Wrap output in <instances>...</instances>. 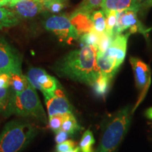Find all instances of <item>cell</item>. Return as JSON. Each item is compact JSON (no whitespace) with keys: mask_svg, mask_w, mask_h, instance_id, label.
<instances>
[{"mask_svg":"<svg viewBox=\"0 0 152 152\" xmlns=\"http://www.w3.org/2000/svg\"><path fill=\"white\" fill-rule=\"evenodd\" d=\"M96 63L100 73L111 80L118 70L115 63L106 56L105 53H101L97 51Z\"/></svg>","mask_w":152,"mask_h":152,"instance_id":"16","label":"cell"},{"mask_svg":"<svg viewBox=\"0 0 152 152\" xmlns=\"http://www.w3.org/2000/svg\"><path fill=\"white\" fill-rule=\"evenodd\" d=\"M9 4V0H0V8L3 7H7Z\"/></svg>","mask_w":152,"mask_h":152,"instance_id":"34","label":"cell"},{"mask_svg":"<svg viewBox=\"0 0 152 152\" xmlns=\"http://www.w3.org/2000/svg\"><path fill=\"white\" fill-rule=\"evenodd\" d=\"M37 134L33 124L24 121L7 123L0 133V152H18L30 143Z\"/></svg>","mask_w":152,"mask_h":152,"instance_id":"3","label":"cell"},{"mask_svg":"<svg viewBox=\"0 0 152 152\" xmlns=\"http://www.w3.org/2000/svg\"><path fill=\"white\" fill-rule=\"evenodd\" d=\"M94 29L99 33L106 30V14L103 10L94 11L91 15Z\"/></svg>","mask_w":152,"mask_h":152,"instance_id":"19","label":"cell"},{"mask_svg":"<svg viewBox=\"0 0 152 152\" xmlns=\"http://www.w3.org/2000/svg\"><path fill=\"white\" fill-rule=\"evenodd\" d=\"M130 33L121 34L116 35L112 39L111 45L106 51L105 54L115 63V66L119 68L125 59L127 51L128 39Z\"/></svg>","mask_w":152,"mask_h":152,"instance_id":"11","label":"cell"},{"mask_svg":"<svg viewBox=\"0 0 152 152\" xmlns=\"http://www.w3.org/2000/svg\"><path fill=\"white\" fill-rule=\"evenodd\" d=\"M10 75L7 73L0 74V88H6L9 87Z\"/></svg>","mask_w":152,"mask_h":152,"instance_id":"31","label":"cell"},{"mask_svg":"<svg viewBox=\"0 0 152 152\" xmlns=\"http://www.w3.org/2000/svg\"><path fill=\"white\" fill-rule=\"evenodd\" d=\"M10 75L9 86L12 89L15 94H20L27 88L30 83L26 75L23 74L12 73Z\"/></svg>","mask_w":152,"mask_h":152,"instance_id":"18","label":"cell"},{"mask_svg":"<svg viewBox=\"0 0 152 152\" xmlns=\"http://www.w3.org/2000/svg\"><path fill=\"white\" fill-rule=\"evenodd\" d=\"M130 61L134 73L137 87L141 92L140 98V101H141L145 96L151 83V69L147 64L135 57H131Z\"/></svg>","mask_w":152,"mask_h":152,"instance_id":"10","label":"cell"},{"mask_svg":"<svg viewBox=\"0 0 152 152\" xmlns=\"http://www.w3.org/2000/svg\"><path fill=\"white\" fill-rule=\"evenodd\" d=\"M18 17L14 11L4 7L0 8V30L14 27L18 25Z\"/></svg>","mask_w":152,"mask_h":152,"instance_id":"17","label":"cell"},{"mask_svg":"<svg viewBox=\"0 0 152 152\" xmlns=\"http://www.w3.org/2000/svg\"><path fill=\"white\" fill-rule=\"evenodd\" d=\"M27 78L34 88L40 90L43 94H50L60 86L57 80L51 76L45 70L33 68L28 72Z\"/></svg>","mask_w":152,"mask_h":152,"instance_id":"8","label":"cell"},{"mask_svg":"<svg viewBox=\"0 0 152 152\" xmlns=\"http://www.w3.org/2000/svg\"><path fill=\"white\" fill-rule=\"evenodd\" d=\"M80 129V127L77 123L73 114H65V118H64V122H63L61 130L66 131L72 135L77 130H79Z\"/></svg>","mask_w":152,"mask_h":152,"instance_id":"20","label":"cell"},{"mask_svg":"<svg viewBox=\"0 0 152 152\" xmlns=\"http://www.w3.org/2000/svg\"><path fill=\"white\" fill-rule=\"evenodd\" d=\"M139 1H141V2H142V0H139Z\"/></svg>","mask_w":152,"mask_h":152,"instance_id":"37","label":"cell"},{"mask_svg":"<svg viewBox=\"0 0 152 152\" xmlns=\"http://www.w3.org/2000/svg\"><path fill=\"white\" fill-rule=\"evenodd\" d=\"M132 113L130 106H125L107 119L103 127L99 144L94 152L117 151L128 130Z\"/></svg>","mask_w":152,"mask_h":152,"instance_id":"2","label":"cell"},{"mask_svg":"<svg viewBox=\"0 0 152 152\" xmlns=\"http://www.w3.org/2000/svg\"><path fill=\"white\" fill-rule=\"evenodd\" d=\"M145 115L149 119L152 120V107H150L147 110V111L145 112Z\"/></svg>","mask_w":152,"mask_h":152,"instance_id":"33","label":"cell"},{"mask_svg":"<svg viewBox=\"0 0 152 152\" xmlns=\"http://www.w3.org/2000/svg\"><path fill=\"white\" fill-rule=\"evenodd\" d=\"M49 116L57 114L73 113V107L66 98L61 85L50 94L44 95Z\"/></svg>","mask_w":152,"mask_h":152,"instance_id":"9","label":"cell"},{"mask_svg":"<svg viewBox=\"0 0 152 152\" xmlns=\"http://www.w3.org/2000/svg\"><path fill=\"white\" fill-rule=\"evenodd\" d=\"M134 11H123L117 12V21L113 30V36L121 35L125 30H129L130 34L140 33L146 35L149 30L144 27L139 20L137 14Z\"/></svg>","mask_w":152,"mask_h":152,"instance_id":"7","label":"cell"},{"mask_svg":"<svg viewBox=\"0 0 152 152\" xmlns=\"http://www.w3.org/2000/svg\"><path fill=\"white\" fill-rule=\"evenodd\" d=\"M71 134L69 133L66 132V131L61 130L58 132L56 133V137H55V141L57 144H60L61 142L66 141L68 140Z\"/></svg>","mask_w":152,"mask_h":152,"instance_id":"30","label":"cell"},{"mask_svg":"<svg viewBox=\"0 0 152 152\" xmlns=\"http://www.w3.org/2000/svg\"><path fill=\"white\" fill-rule=\"evenodd\" d=\"M117 21V12L111 11L106 14V30L108 34L113 36V30Z\"/></svg>","mask_w":152,"mask_h":152,"instance_id":"25","label":"cell"},{"mask_svg":"<svg viewBox=\"0 0 152 152\" xmlns=\"http://www.w3.org/2000/svg\"><path fill=\"white\" fill-rule=\"evenodd\" d=\"M44 7L52 13H58L64 7V4L61 0H43Z\"/></svg>","mask_w":152,"mask_h":152,"instance_id":"28","label":"cell"},{"mask_svg":"<svg viewBox=\"0 0 152 152\" xmlns=\"http://www.w3.org/2000/svg\"><path fill=\"white\" fill-rule=\"evenodd\" d=\"M100 33H97L94 29L89 33L82 35L80 40L84 45H90L97 49L99 40Z\"/></svg>","mask_w":152,"mask_h":152,"instance_id":"23","label":"cell"},{"mask_svg":"<svg viewBox=\"0 0 152 152\" xmlns=\"http://www.w3.org/2000/svg\"><path fill=\"white\" fill-rule=\"evenodd\" d=\"M142 8L147 9L152 7V0H144L142 2Z\"/></svg>","mask_w":152,"mask_h":152,"instance_id":"32","label":"cell"},{"mask_svg":"<svg viewBox=\"0 0 152 152\" xmlns=\"http://www.w3.org/2000/svg\"><path fill=\"white\" fill-rule=\"evenodd\" d=\"M45 29L52 32L62 42L71 43L80 37L79 33L66 16H53L45 20Z\"/></svg>","mask_w":152,"mask_h":152,"instance_id":"5","label":"cell"},{"mask_svg":"<svg viewBox=\"0 0 152 152\" xmlns=\"http://www.w3.org/2000/svg\"><path fill=\"white\" fill-rule=\"evenodd\" d=\"M102 1L103 0H84L76 10L91 14L94 9L100 7Z\"/></svg>","mask_w":152,"mask_h":152,"instance_id":"24","label":"cell"},{"mask_svg":"<svg viewBox=\"0 0 152 152\" xmlns=\"http://www.w3.org/2000/svg\"><path fill=\"white\" fill-rule=\"evenodd\" d=\"M65 114H57V115L49 116V126L51 130L54 131L55 133L58 132L61 130V126L64 122Z\"/></svg>","mask_w":152,"mask_h":152,"instance_id":"26","label":"cell"},{"mask_svg":"<svg viewBox=\"0 0 152 152\" xmlns=\"http://www.w3.org/2000/svg\"><path fill=\"white\" fill-rule=\"evenodd\" d=\"M111 80L109 77L101 74L92 86L95 93L98 96H104L107 92Z\"/></svg>","mask_w":152,"mask_h":152,"instance_id":"22","label":"cell"},{"mask_svg":"<svg viewBox=\"0 0 152 152\" xmlns=\"http://www.w3.org/2000/svg\"><path fill=\"white\" fill-rule=\"evenodd\" d=\"M14 113L23 117L34 118L45 124L47 123L46 113L36 89L30 84L21 93L15 94Z\"/></svg>","mask_w":152,"mask_h":152,"instance_id":"4","label":"cell"},{"mask_svg":"<svg viewBox=\"0 0 152 152\" xmlns=\"http://www.w3.org/2000/svg\"><path fill=\"white\" fill-rule=\"evenodd\" d=\"M96 56V47L84 45L58 61L54 69L58 75L92 87L101 75Z\"/></svg>","mask_w":152,"mask_h":152,"instance_id":"1","label":"cell"},{"mask_svg":"<svg viewBox=\"0 0 152 152\" xmlns=\"http://www.w3.org/2000/svg\"><path fill=\"white\" fill-rule=\"evenodd\" d=\"M15 92L11 87L0 88V114L9 117L14 114V99Z\"/></svg>","mask_w":152,"mask_h":152,"instance_id":"15","label":"cell"},{"mask_svg":"<svg viewBox=\"0 0 152 152\" xmlns=\"http://www.w3.org/2000/svg\"><path fill=\"white\" fill-rule=\"evenodd\" d=\"M75 147V142L73 140H66L61 143L57 144L56 151L58 152H66L74 149Z\"/></svg>","mask_w":152,"mask_h":152,"instance_id":"29","label":"cell"},{"mask_svg":"<svg viewBox=\"0 0 152 152\" xmlns=\"http://www.w3.org/2000/svg\"><path fill=\"white\" fill-rule=\"evenodd\" d=\"M21 57L4 38L0 36V74H22Z\"/></svg>","mask_w":152,"mask_h":152,"instance_id":"6","label":"cell"},{"mask_svg":"<svg viewBox=\"0 0 152 152\" xmlns=\"http://www.w3.org/2000/svg\"><path fill=\"white\" fill-rule=\"evenodd\" d=\"M69 18L80 35L94 30V26L90 13L75 10Z\"/></svg>","mask_w":152,"mask_h":152,"instance_id":"14","label":"cell"},{"mask_svg":"<svg viewBox=\"0 0 152 152\" xmlns=\"http://www.w3.org/2000/svg\"><path fill=\"white\" fill-rule=\"evenodd\" d=\"M95 143L92 132L90 130H87L85 132L82 137L80 142L79 144V148L81 152H94L93 145Z\"/></svg>","mask_w":152,"mask_h":152,"instance_id":"21","label":"cell"},{"mask_svg":"<svg viewBox=\"0 0 152 152\" xmlns=\"http://www.w3.org/2000/svg\"><path fill=\"white\" fill-rule=\"evenodd\" d=\"M141 4L139 0H103L100 7L106 14L111 11L120 12L130 10L138 12L142 8Z\"/></svg>","mask_w":152,"mask_h":152,"instance_id":"13","label":"cell"},{"mask_svg":"<svg viewBox=\"0 0 152 152\" xmlns=\"http://www.w3.org/2000/svg\"><path fill=\"white\" fill-rule=\"evenodd\" d=\"M20 1V0H9V4L7 7H9V8H11V7H12V6L14 5L15 3L17 2V1Z\"/></svg>","mask_w":152,"mask_h":152,"instance_id":"35","label":"cell"},{"mask_svg":"<svg viewBox=\"0 0 152 152\" xmlns=\"http://www.w3.org/2000/svg\"><path fill=\"white\" fill-rule=\"evenodd\" d=\"M11 8L16 16L25 18H34L45 9L43 0H20Z\"/></svg>","mask_w":152,"mask_h":152,"instance_id":"12","label":"cell"},{"mask_svg":"<svg viewBox=\"0 0 152 152\" xmlns=\"http://www.w3.org/2000/svg\"><path fill=\"white\" fill-rule=\"evenodd\" d=\"M113 36L110 35L106 32L100 33L99 40L98 46H97V51L99 52L104 53L109 48V45H111L112 39H113Z\"/></svg>","mask_w":152,"mask_h":152,"instance_id":"27","label":"cell"},{"mask_svg":"<svg viewBox=\"0 0 152 152\" xmlns=\"http://www.w3.org/2000/svg\"><path fill=\"white\" fill-rule=\"evenodd\" d=\"M80 149L79 147H75L74 149L69 150V151H67L66 152H80Z\"/></svg>","mask_w":152,"mask_h":152,"instance_id":"36","label":"cell"}]
</instances>
